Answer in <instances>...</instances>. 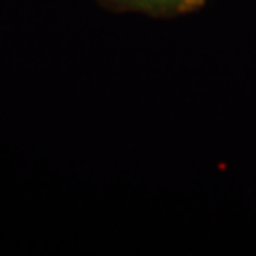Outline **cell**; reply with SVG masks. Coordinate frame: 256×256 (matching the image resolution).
I'll use <instances>...</instances> for the list:
<instances>
[{"label": "cell", "mask_w": 256, "mask_h": 256, "mask_svg": "<svg viewBox=\"0 0 256 256\" xmlns=\"http://www.w3.org/2000/svg\"><path fill=\"white\" fill-rule=\"evenodd\" d=\"M200 2H203V0H200Z\"/></svg>", "instance_id": "7a4b0ae2"}, {"label": "cell", "mask_w": 256, "mask_h": 256, "mask_svg": "<svg viewBox=\"0 0 256 256\" xmlns=\"http://www.w3.org/2000/svg\"><path fill=\"white\" fill-rule=\"evenodd\" d=\"M122 8H131L152 16H173L202 6L200 0H112Z\"/></svg>", "instance_id": "6da1fadb"}]
</instances>
